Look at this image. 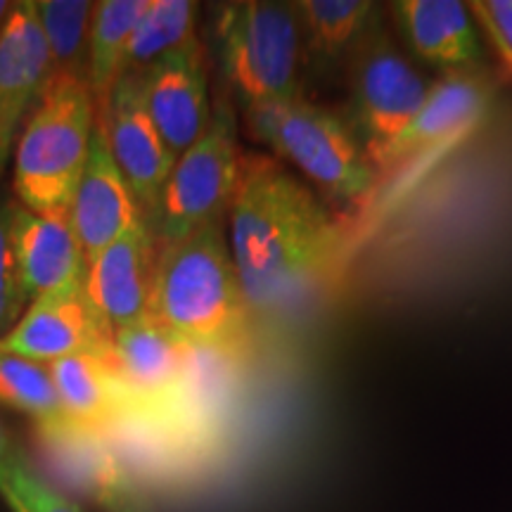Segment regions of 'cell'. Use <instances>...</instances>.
Here are the masks:
<instances>
[{
	"mask_svg": "<svg viewBox=\"0 0 512 512\" xmlns=\"http://www.w3.org/2000/svg\"><path fill=\"white\" fill-rule=\"evenodd\" d=\"M226 216L230 254L252 313L297 302L337 249V228L318 197L268 157L242 155Z\"/></svg>",
	"mask_w": 512,
	"mask_h": 512,
	"instance_id": "1",
	"label": "cell"
},
{
	"mask_svg": "<svg viewBox=\"0 0 512 512\" xmlns=\"http://www.w3.org/2000/svg\"><path fill=\"white\" fill-rule=\"evenodd\" d=\"M249 306L235 268L226 221L159 247L150 316L185 347L233 349L245 339Z\"/></svg>",
	"mask_w": 512,
	"mask_h": 512,
	"instance_id": "2",
	"label": "cell"
},
{
	"mask_svg": "<svg viewBox=\"0 0 512 512\" xmlns=\"http://www.w3.org/2000/svg\"><path fill=\"white\" fill-rule=\"evenodd\" d=\"M98 107L86 81L53 76L48 91L19 128L15 192L36 214L69 211L86 169Z\"/></svg>",
	"mask_w": 512,
	"mask_h": 512,
	"instance_id": "3",
	"label": "cell"
},
{
	"mask_svg": "<svg viewBox=\"0 0 512 512\" xmlns=\"http://www.w3.org/2000/svg\"><path fill=\"white\" fill-rule=\"evenodd\" d=\"M249 133L297 166L313 185L339 200H356L373 188L375 171L354 126L302 95L245 110Z\"/></svg>",
	"mask_w": 512,
	"mask_h": 512,
	"instance_id": "4",
	"label": "cell"
},
{
	"mask_svg": "<svg viewBox=\"0 0 512 512\" xmlns=\"http://www.w3.org/2000/svg\"><path fill=\"white\" fill-rule=\"evenodd\" d=\"M216 46L223 74L242 107L302 95V31L292 3L245 0L216 12Z\"/></svg>",
	"mask_w": 512,
	"mask_h": 512,
	"instance_id": "5",
	"label": "cell"
},
{
	"mask_svg": "<svg viewBox=\"0 0 512 512\" xmlns=\"http://www.w3.org/2000/svg\"><path fill=\"white\" fill-rule=\"evenodd\" d=\"M242 152L238 121L226 98H219L202 138L171 166L147 228L157 247L174 245L228 214L240 178Z\"/></svg>",
	"mask_w": 512,
	"mask_h": 512,
	"instance_id": "6",
	"label": "cell"
},
{
	"mask_svg": "<svg viewBox=\"0 0 512 512\" xmlns=\"http://www.w3.org/2000/svg\"><path fill=\"white\" fill-rule=\"evenodd\" d=\"M425 79L377 24L351 53L354 131L370 162L406 131L427 98Z\"/></svg>",
	"mask_w": 512,
	"mask_h": 512,
	"instance_id": "7",
	"label": "cell"
},
{
	"mask_svg": "<svg viewBox=\"0 0 512 512\" xmlns=\"http://www.w3.org/2000/svg\"><path fill=\"white\" fill-rule=\"evenodd\" d=\"M36 458L46 475L86 498L105 512H150L140 486L107 448L98 432L64 422L60 427H36Z\"/></svg>",
	"mask_w": 512,
	"mask_h": 512,
	"instance_id": "8",
	"label": "cell"
},
{
	"mask_svg": "<svg viewBox=\"0 0 512 512\" xmlns=\"http://www.w3.org/2000/svg\"><path fill=\"white\" fill-rule=\"evenodd\" d=\"M98 124L114 162L131 185L143 221H147L157 207L176 159L147 112L140 74H121L110 98L98 107Z\"/></svg>",
	"mask_w": 512,
	"mask_h": 512,
	"instance_id": "9",
	"label": "cell"
},
{
	"mask_svg": "<svg viewBox=\"0 0 512 512\" xmlns=\"http://www.w3.org/2000/svg\"><path fill=\"white\" fill-rule=\"evenodd\" d=\"M83 280L29 304L15 328L0 337V351L41 366L81 354L110 356L112 332L95 313Z\"/></svg>",
	"mask_w": 512,
	"mask_h": 512,
	"instance_id": "10",
	"label": "cell"
},
{
	"mask_svg": "<svg viewBox=\"0 0 512 512\" xmlns=\"http://www.w3.org/2000/svg\"><path fill=\"white\" fill-rule=\"evenodd\" d=\"M145 107L159 136L178 159L207 131L211 112L207 55L200 38H190L181 48L159 57L140 74Z\"/></svg>",
	"mask_w": 512,
	"mask_h": 512,
	"instance_id": "11",
	"label": "cell"
},
{
	"mask_svg": "<svg viewBox=\"0 0 512 512\" xmlns=\"http://www.w3.org/2000/svg\"><path fill=\"white\" fill-rule=\"evenodd\" d=\"M157 254L155 235L138 221L86 266V294L112 337L150 316Z\"/></svg>",
	"mask_w": 512,
	"mask_h": 512,
	"instance_id": "12",
	"label": "cell"
},
{
	"mask_svg": "<svg viewBox=\"0 0 512 512\" xmlns=\"http://www.w3.org/2000/svg\"><path fill=\"white\" fill-rule=\"evenodd\" d=\"M69 221L74 226L86 266L102 249L117 242L128 228L143 221L131 185L114 162L100 124H95L86 169L69 204Z\"/></svg>",
	"mask_w": 512,
	"mask_h": 512,
	"instance_id": "13",
	"label": "cell"
},
{
	"mask_svg": "<svg viewBox=\"0 0 512 512\" xmlns=\"http://www.w3.org/2000/svg\"><path fill=\"white\" fill-rule=\"evenodd\" d=\"M183 356L185 344L152 316L114 332L107 363L117 380L124 408L162 413L176 394Z\"/></svg>",
	"mask_w": 512,
	"mask_h": 512,
	"instance_id": "14",
	"label": "cell"
},
{
	"mask_svg": "<svg viewBox=\"0 0 512 512\" xmlns=\"http://www.w3.org/2000/svg\"><path fill=\"white\" fill-rule=\"evenodd\" d=\"M491 102V81L477 69L446 72L430 86L427 98L411 124L399 138L392 140L373 162L380 166H396L413 159L458 136L465 128L484 117Z\"/></svg>",
	"mask_w": 512,
	"mask_h": 512,
	"instance_id": "15",
	"label": "cell"
},
{
	"mask_svg": "<svg viewBox=\"0 0 512 512\" xmlns=\"http://www.w3.org/2000/svg\"><path fill=\"white\" fill-rule=\"evenodd\" d=\"M53 81L50 48L38 22L34 0H17L0 31V119L10 138Z\"/></svg>",
	"mask_w": 512,
	"mask_h": 512,
	"instance_id": "16",
	"label": "cell"
},
{
	"mask_svg": "<svg viewBox=\"0 0 512 512\" xmlns=\"http://www.w3.org/2000/svg\"><path fill=\"white\" fill-rule=\"evenodd\" d=\"M17 275L27 304L86 278V259L69 211L36 214L15 202Z\"/></svg>",
	"mask_w": 512,
	"mask_h": 512,
	"instance_id": "17",
	"label": "cell"
},
{
	"mask_svg": "<svg viewBox=\"0 0 512 512\" xmlns=\"http://www.w3.org/2000/svg\"><path fill=\"white\" fill-rule=\"evenodd\" d=\"M98 434L138 486L171 482L188 453V437L174 422L143 408H121Z\"/></svg>",
	"mask_w": 512,
	"mask_h": 512,
	"instance_id": "18",
	"label": "cell"
},
{
	"mask_svg": "<svg viewBox=\"0 0 512 512\" xmlns=\"http://www.w3.org/2000/svg\"><path fill=\"white\" fill-rule=\"evenodd\" d=\"M394 12L408 43L422 60L444 67L446 72L475 69L482 48L467 5L458 0H401L394 3Z\"/></svg>",
	"mask_w": 512,
	"mask_h": 512,
	"instance_id": "19",
	"label": "cell"
},
{
	"mask_svg": "<svg viewBox=\"0 0 512 512\" xmlns=\"http://www.w3.org/2000/svg\"><path fill=\"white\" fill-rule=\"evenodd\" d=\"M64 418L81 430L102 432L124 408L110 363L102 356H69L48 366Z\"/></svg>",
	"mask_w": 512,
	"mask_h": 512,
	"instance_id": "20",
	"label": "cell"
},
{
	"mask_svg": "<svg viewBox=\"0 0 512 512\" xmlns=\"http://www.w3.org/2000/svg\"><path fill=\"white\" fill-rule=\"evenodd\" d=\"M297 12L302 48L318 67L351 55L375 24V5L366 0H299Z\"/></svg>",
	"mask_w": 512,
	"mask_h": 512,
	"instance_id": "21",
	"label": "cell"
},
{
	"mask_svg": "<svg viewBox=\"0 0 512 512\" xmlns=\"http://www.w3.org/2000/svg\"><path fill=\"white\" fill-rule=\"evenodd\" d=\"M147 5L150 0H100L95 5L88 62V88L95 98V107L110 98L112 88L124 74L128 43Z\"/></svg>",
	"mask_w": 512,
	"mask_h": 512,
	"instance_id": "22",
	"label": "cell"
},
{
	"mask_svg": "<svg viewBox=\"0 0 512 512\" xmlns=\"http://www.w3.org/2000/svg\"><path fill=\"white\" fill-rule=\"evenodd\" d=\"M34 5L50 48L53 76L88 83L91 29L98 3L93 0H34Z\"/></svg>",
	"mask_w": 512,
	"mask_h": 512,
	"instance_id": "23",
	"label": "cell"
},
{
	"mask_svg": "<svg viewBox=\"0 0 512 512\" xmlns=\"http://www.w3.org/2000/svg\"><path fill=\"white\" fill-rule=\"evenodd\" d=\"M197 3L192 0H150L138 19L126 50L124 74H143L159 57L195 38Z\"/></svg>",
	"mask_w": 512,
	"mask_h": 512,
	"instance_id": "24",
	"label": "cell"
},
{
	"mask_svg": "<svg viewBox=\"0 0 512 512\" xmlns=\"http://www.w3.org/2000/svg\"><path fill=\"white\" fill-rule=\"evenodd\" d=\"M0 406L29 415L36 427L67 422L48 366L0 351Z\"/></svg>",
	"mask_w": 512,
	"mask_h": 512,
	"instance_id": "25",
	"label": "cell"
},
{
	"mask_svg": "<svg viewBox=\"0 0 512 512\" xmlns=\"http://www.w3.org/2000/svg\"><path fill=\"white\" fill-rule=\"evenodd\" d=\"M0 496L12 512H83L72 498L31 470L17 448L0 458Z\"/></svg>",
	"mask_w": 512,
	"mask_h": 512,
	"instance_id": "26",
	"label": "cell"
},
{
	"mask_svg": "<svg viewBox=\"0 0 512 512\" xmlns=\"http://www.w3.org/2000/svg\"><path fill=\"white\" fill-rule=\"evenodd\" d=\"M15 202L17 200L0 195V337L15 328L29 306L17 275L15 235H12L15 233Z\"/></svg>",
	"mask_w": 512,
	"mask_h": 512,
	"instance_id": "27",
	"label": "cell"
},
{
	"mask_svg": "<svg viewBox=\"0 0 512 512\" xmlns=\"http://www.w3.org/2000/svg\"><path fill=\"white\" fill-rule=\"evenodd\" d=\"M467 8L491 38L498 57H512V0H479Z\"/></svg>",
	"mask_w": 512,
	"mask_h": 512,
	"instance_id": "28",
	"label": "cell"
},
{
	"mask_svg": "<svg viewBox=\"0 0 512 512\" xmlns=\"http://www.w3.org/2000/svg\"><path fill=\"white\" fill-rule=\"evenodd\" d=\"M12 147H15V138H10V133L5 131L3 119H0V171H3L5 162H8V159H10Z\"/></svg>",
	"mask_w": 512,
	"mask_h": 512,
	"instance_id": "29",
	"label": "cell"
},
{
	"mask_svg": "<svg viewBox=\"0 0 512 512\" xmlns=\"http://www.w3.org/2000/svg\"><path fill=\"white\" fill-rule=\"evenodd\" d=\"M12 448H15V444H12L8 430H5V427H3V422H0V458H3L5 453H10Z\"/></svg>",
	"mask_w": 512,
	"mask_h": 512,
	"instance_id": "30",
	"label": "cell"
},
{
	"mask_svg": "<svg viewBox=\"0 0 512 512\" xmlns=\"http://www.w3.org/2000/svg\"><path fill=\"white\" fill-rule=\"evenodd\" d=\"M12 0H0V31H3V27H5V22H8V17H10V12H12Z\"/></svg>",
	"mask_w": 512,
	"mask_h": 512,
	"instance_id": "31",
	"label": "cell"
},
{
	"mask_svg": "<svg viewBox=\"0 0 512 512\" xmlns=\"http://www.w3.org/2000/svg\"><path fill=\"white\" fill-rule=\"evenodd\" d=\"M501 62H503V67L508 69V74L512 76V57H501Z\"/></svg>",
	"mask_w": 512,
	"mask_h": 512,
	"instance_id": "32",
	"label": "cell"
}]
</instances>
